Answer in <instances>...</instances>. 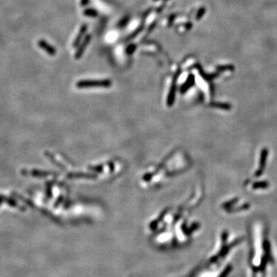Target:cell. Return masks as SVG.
Instances as JSON below:
<instances>
[{
	"label": "cell",
	"mask_w": 277,
	"mask_h": 277,
	"mask_svg": "<svg viewBox=\"0 0 277 277\" xmlns=\"http://www.w3.org/2000/svg\"><path fill=\"white\" fill-rule=\"evenodd\" d=\"M111 84L109 81H82L79 82L77 84L79 87L83 88V87H95V86H109Z\"/></svg>",
	"instance_id": "obj_1"
},
{
	"label": "cell",
	"mask_w": 277,
	"mask_h": 277,
	"mask_svg": "<svg viewBox=\"0 0 277 277\" xmlns=\"http://www.w3.org/2000/svg\"><path fill=\"white\" fill-rule=\"evenodd\" d=\"M39 45L40 48L44 49V50H45L48 54L51 55V56H53L55 53H56V49H55L52 45L48 44L46 42L44 41V40H40V41L39 42Z\"/></svg>",
	"instance_id": "obj_2"
},
{
	"label": "cell",
	"mask_w": 277,
	"mask_h": 277,
	"mask_svg": "<svg viewBox=\"0 0 277 277\" xmlns=\"http://www.w3.org/2000/svg\"><path fill=\"white\" fill-rule=\"evenodd\" d=\"M89 40V37H87V39H86V40H85V42H84V43H83V44H82V49H81V50H79V51H78V53H76V56H77V57H79V55L82 54V51H83V49H84V48H85V46H86V45H87V43H88Z\"/></svg>",
	"instance_id": "obj_3"
}]
</instances>
